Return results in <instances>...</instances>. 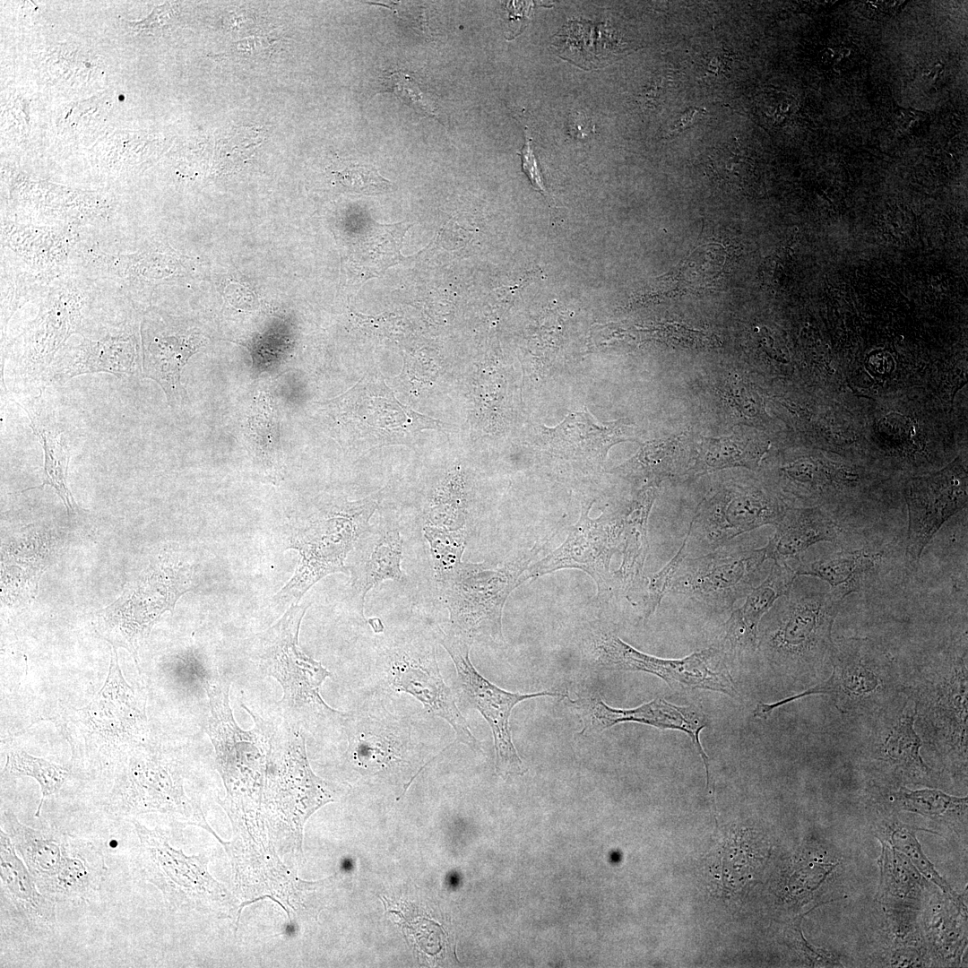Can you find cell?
<instances>
[{
  "mask_svg": "<svg viewBox=\"0 0 968 968\" xmlns=\"http://www.w3.org/2000/svg\"><path fill=\"white\" fill-rule=\"evenodd\" d=\"M211 716L207 733L233 808H293L313 811L331 801L328 785L310 769L304 735L289 722L275 723L253 713L254 726L234 719L229 685L207 683Z\"/></svg>",
  "mask_w": 968,
  "mask_h": 968,
  "instance_id": "1",
  "label": "cell"
},
{
  "mask_svg": "<svg viewBox=\"0 0 968 968\" xmlns=\"http://www.w3.org/2000/svg\"><path fill=\"white\" fill-rule=\"evenodd\" d=\"M967 632L903 675V692L915 704V729L930 756L953 772L967 768L968 655Z\"/></svg>",
  "mask_w": 968,
  "mask_h": 968,
  "instance_id": "2",
  "label": "cell"
},
{
  "mask_svg": "<svg viewBox=\"0 0 968 968\" xmlns=\"http://www.w3.org/2000/svg\"><path fill=\"white\" fill-rule=\"evenodd\" d=\"M843 599L796 580L763 617L756 651L774 670L808 687L829 673L832 630ZM804 683V684H805Z\"/></svg>",
  "mask_w": 968,
  "mask_h": 968,
  "instance_id": "3",
  "label": "cell"
},
{
  "mask_svg": "<svg viewBox=\"0 0 968 968\" xmlns=\"http://www.w3.org/2000/svg\"><path fill=\"white\" fill-rule=\"evenodd\" d=\"M829 673L824 680L792 696L772 704H757L754 717L766 719L782 705L822 695L840 713L868 719L903 694V673L896 660L885 646L869 637L834 640Z\"/></svg>",
  "mask_w": 968,
  "mask_h": 968,
  "instance_id": "4",
  "label": "cell"
},
{
  "mask_svg": "<svg viewBox=\"0 0 968 968\" xmlns=\"http://www.w3.org/2000/svg\"><path fill=\"white\" fill-rule=\"evenodd\" d=\"M105 768L108 785L102 809L111 818L133 821L143 814L160 813L212 832L200 806L186 796L180 767L161 751L144 742Z\"/></svg>",
  "mask_w": 968,
  "mask_h": 968,
  "instance_id": "5",
  "label": "cell"
},
{
  "mask_svg": "<svg viewBox=\"0 0 968 968\" xmlns=\"http://www.w3.org/2000/svg\"><path fill=\"white\" fill-rule=\"evenodd\" d=\"M63 730L76 758L106 767L126 750L144 743V704L121 671L117 649L110 655L104 685L82 708L63 715Z\"/></svg>",
  "mask_w": 968,
  "mask_h": 968,
  "instance_id": "6",
  "label": "cell"
},
{
  "mask_svg": "<svg viewBox=\"0 0 968 968\" xmlns=\"http://www.w3.org/2000/svg\"><path fill=\"white\" fill-rule=\"evenodd\" d=\"M194 568L171 554L160 556L127 583L119 598L96 612L95 630L113 648L128 651L138 665V651L153 626L193 587Z\"/></svg>",
  "mask_w": 968,
  "mask_h": 968,
  "instance_id": "7",
  "label": "cell"
},
{
  "mask_svg": "<svg viewBox=\"0 0 968 968\" xmlns=\"http://www.w3.org/2000/svg\"><path fill=\"white\" fill-rule=\"evenodd\" d=\"M540 549L501 566L488 562H461L436 577L440 597L449 612L450 632L474 641L488 636L503 641V608L512 591L522 584L523 573Z\"/></svg>",
  "mask_w": 968,
  "mask_h": 968,
  "instance_id": "8",
  "label": "cell"
},
{
  "mask_svg": "<svg viewBox=\"0 0 968 968\" xmlns=\"http://www.w3.org/2000/svg\"><path fill=\"white\" fill-rule=\"evenodd\" d=\"M377 499L346 503L321 512L295 531L289 548L299 561L290 582L274 596L278 602H297L319 580L341 572L349 574L345 560L360 537L369 529Z\"/></svg>",
  "mask_w": 968,
  "mask_h": 968,
  "instance_id": "9",
  "label": "cell"
},
{
  "mask_svg": "<svg viewBox=\"0 0 968 968\" xmlns=\"http://www.w3.org/2000/svg\"><path fill=\"white\" fill-rule=\"evenodd\" d=\"M309 605L292 604L278 622L255 636L252 648L262 672L281 685L280 703L286 722L294 726L311 712H337L320 695L331 673L298 646L300 624Z\"/></svg>",
  "mask_w": 968,
  "mask_h": 968,
  "instance_id": "10",
  "label": "cell"
},
{
  "mask_svg": "<svg viewBox=\"0 0 968 968\" xmlns=\"http://www.w3.org/2000/svg\"><path fill=\"white\" fill-rule=\"evenodd\" d=\"M766 560L763 548L731 540L700 557H685L668 593L712 612L730 609L759 583Z\"/></svg>",
  "mask_w": 968,
  "mask_h": 968,
  "instance_id": "11",
  "label": "cell"
},
{
  "mask_svg": "<svg viewBox=\"0 0 968 968\" xmlns=\"http://www.w3.org/2000/svg\"><path fill=\"white\" fill-rule=\"evenodd\" d=\"M594 649L597 664L605 670L650 673L675 691L703 689L734 699L740 696L722 647H709L681 659H664L644 653L616 635L604 633L595 638Z\"/></svg>",
  "mask_w": 968,
  "mask_h": 968,
  "instance_id": "12",
  "label": "cell"
},
{
  "mask_svg": "<svg viewBox=\"0 0 968 968\" xmlns=\"http://www.w3.org/2000/svg\"><path fill=\"white\" fill-rule=\"evenodd\" d=\"M131 822L139 840L142 875L161 892L169 909L205 912L219 899V884L209 875L203 856H186L160 832L137 819Z\"/></svg>",
  "mask_w": 968,
  "mask_h": 968,
  "instance_id": "13",
  "label": "cell"
},
{
  "mask_svg": "<svg viewBox=\"0 0 968 968\" xmlns=\"http://www.w3.org/2000/svg\"><path fill=\"white\" fill-rule=\"evenodd\" d=\"M439 642L454 661L464 698L481 713L491 729L497 773L502 777L525 774L527 769L512 741L509 726L512 710L520 702L540 696H558L560 693L544 690L520 694L501 689L480 675L472 665L470 659L472 639L449 632L443 634Z\"/></svg>",
  "mask_w": 968,
  "mask_h": 968,
  "instance_id": "14",
  "label": "cell"
},
{
  "mask_svg": "<svg viewBox=\"0 0 968 968\" xmlns=\"http://www.w3.org/2000/svg\"><path fill=\"white\" fill-rule=\"evenodd\" d=\"M915 704L904 693L891 705L868 718L869 727L860 747L869 768L892 784L927 783L933 770L922 758V741L915 729Z\"/></svg>",
  "mask_w": 968,
  "mask_h": 968,
  "instance_id": "15",
  "label": "cell"
},
{
  "mask_svg": "<svg viewBox=\"0 0 968 968\" xmlns=\"http://www.w3.org/2000/svg\"><path fill=\"white\" fill-rule=\"evenodd\" d=\"M787 508L756 486L727 483L697 506L688 527L707 552L765 525H776Z\"/></svg>",
  "mask_w": 968,
  "mask_h": 968,
  "instance_id": "16",
  "label": "cell"
},
{
  "mask_svg": "<svg viewBox=\"0 0 968 968\" xmlns=\"http://www.w3.org/2000/svg\"><path fill=\"white\" fill-rule=\"evenodd\" d=\"M904 497L908 507L905 556L915 564L945 522L967 506L964 462L955 460L937 472L910 479Z\"/></svg>",
  "mask_w": 968,
  "mask_h": 968,
  "instance_id": "17",
  "label": "cell"
},
{
  "mask_svg": "<svg viewBox=\"0 0 968 968\" xmlns=\"http://www.w3.org/2000/svg\"><path fill=\"white\" fill-rule=\"evenodd\" d=\"M592 504L582 506L580 518L570 528L566 540L526 569L524 581L563 568H577L594 580L599 595L611 590L613 581L609 567L611 557L620 546L621 513L592 519L589 516Z\"/></svg>",
  "mask_w": 968,
  "mask_h": 968,
  "instance_id": "18",
  "label": "cell"
},
{
  "mask_svg": "<svg viewBox=\"0 0 968 968\" xmlns=\"http://www.w3.org/2000/svg\"><path fill=\"white\" fill-rule=\"evenodd\" d=\"M583 727L581 735L600 733L621 722H638L660 730H678L691 739L710 776L709 758L701 744L700 732L709 724L708 718L700 705L678 706L662 697L631 709L613 708L605 704L600 695L593 694L579 699Z\"/></svg>",
  "mask_w": 968,
  "mask_h": 968,
  "instance_id": "19",
  "label": "cell"
},
{
  "mask_svg": "<svg viewBox=\"0 0 968 968\" xmlns=\"http://www.w3.org/2000/svg\"><path fill=\"white\" fill-rule=\"evenodd\" d=\"M394 689L418 699L428 712L445 720L454 729L456 741L480 751V743L456 706L451 689L439 671L435 649L395 653L391 666Z\"/></svg>",
  "mask_w": 968,
  "mask_h": 968,
  "instance_id": "20",
  "label": "cell"
},
{
  "mask_svg": "<svg viewBox=\"0 0 968 968\" xmlns=\"http://www.w3.org/2000/svg\"><path fill=\"white\" fill-rule=\"evenodd\" d=\"M207 342L199 331L184 326L143 327V377L155 381L171 407L184 404L181 373L192 355Z\"/></svg>",
  "mask_w": 968,
  "mask_h": 968,
  "instance_id": "21",
  "label": "cell"
},
{
  "mask_svg": "<svg viewBox=\"0 0 968 968\" xmlns=\"http://www.w3.org/2000/svg\"><path fill=\"white\" fill-rule=\"evenodd\" d=\"M108 373L121 380L143 377V367L134 338L117 335L102 341H84L53 361L40 382L60 385L78 376Z\"/></svg>",
  "mask_w": 968,
  "mask_h": 968,
  "instance_id": "22",
  "label": "cell"
},
{
  "mask_svg": "<svg viewBox=\"0 0 968 968\" xmlns=\"http://www.w3.org/2000/svg\"><path fill=\"white\" fill-rule=\"evenodd\" d=\"M107 874L101 848L91 840L67 834L57 870L36 884L56 903L91 902L99 896Z\"/></svg>",
  "mask_w": 968,
  "mask_h": 968,
  "instance_id": "23",
  "label": "cell"
},
{
  "mask_svg": "<svg viewBox=\"0 0 968 968\" xmlns=\"http://www.w3.org/2000/svg\"><path fill=\"white\" fill-rule=\"evenodd\" d=\"M0 880L2 908L19 924L32 929L56 926V903L45 896L8 836L0 830Z\"/></svg>",
  "mask_w": 968,
  "mask_h": 968,
  "instance_id": "24",
  "label": "cell"
},
{
  "mask_svg": "<svg viewBox=\"0 0 968 968\" xmlns=\"http://www.w3.org/2000/svg\"><path fill=\"white\" fill-rule=\"evenodd\" d=\"M403 541L398 529L392 526H370L352 549L350 594L363 611L366 594L383 581L402 582Z\"/></svg>",
  "mask_w": 968,
  "mask_h": 968,
  "instance_id": "25",
  "label": "cell"
},
{
  "mask_svg": "<svg viewBox=\"0 0 968 968\" xmlns=\"http://www.w3.org/2000/svg\"><path fill=\"white\" fill-rule=\"evenodd\" d=\"M627 428L623 419L600 424L588 413L575 412L557 427L545 428L542 437L545 446L554 455L596 463L605 461L612 445L631 439L627 437Z\"/></svg>",
  "mask_w": 968,
  "mask_h": 968,
  "instance_id": "26",
  "label": "cell"
},
{
  "mask_svg": "<svg viewBox=\"0 0 968 968\" xmlns=\"http://www.w3.org/2000/svg\"><path fill=\"white\" fill-rule=\"evenodd\" d=\"M797 577L789 563L773 562L767 576L751 590L740 608L731 611L726 622L723 643L730 652H756L763 617L790 592Z\"/></svg>",
  "mask_w": 968,
  "mask_h": 968,
  "instance_id": "27",
  "label": "cell"
},
{
  "mask_svg": "<svg viewBox=\"0 0 968 968\" xmlns=\"http://www.w3.org/2000/svg\"><path fill=\"white\" fill-rule=\"evenodd\" d=\"M885 550H843L811 562L798 557L791 566L797 576L805 575L828 583L830 590L843 599L863 591L878 575Z\"/></svg>",
  "mask_w": 968,
  "mask_h": 968,
  "instance_id": "28",
  "label": "cell"
},
{
  "mask_svg": "<svg viewBox=\"0 0 968 968\" xmlns=\"http://www.w3.org/2000/svg\"><path fill=\"white\" fill-rule=\"evenodd\" d=\"M775 529L763 547L767 560L773 562L795 560L817 542L846 541L844 532L818 507L787 509Z\"/></svg>",
  "mask_w": 968,
  "mask_h": 968,
  "instance_id": "29",
  "label": "cell"
},
{
  "mask_svg": "<svg viewBox=\"0 0 968 968\" xmlns=\"http://www.w3.org/2000/svg\"><path fill=\"white\" fill-rule=\"evenodd\" d=\"M40 401L39 393L29 403L17 402L27 413L29 425L39 440L44 454L42 483L23 489L22 492L42 488L46 485L51 486L61 498L67 513H74L78 506L67 485L70 447L54 412L47 411Z\"/></svg>",
  "mask_w": 968,
  "mask_h": 968,
  "instance_id": "30",
  "label": "cell"
},
{
  "mask_svg": "<svg viewBox=\"0 0 968 968\" xmlns=\"http://www.w3.org/2000/svg\"><path fill=\"white\" fill-rule=\"evenodd\" d=\"M1 826L36 883L56 873L62 860L67 833L55 827L32 828L22 824L11 810L2 813Z\"/></svg>",
  "mask_w": 968,
  "mask_h": 968,
  "instance_id": "31",
  "label": "cell"
},
{
  "mask_svg": "<svg viewBox=\"0 0 968 968\" xmlns=\"http://www.w3.org/2000/svg\"><path fill=\"white\" fill-rule=\"evenodd\" d=\"M691 459L683 437L675 436L644 445L612 471L644 488H657L663 480L690 471Z\"/></svg>",
  "mask_w": 968,
  "mask_h": 968,
  "instance_id": "32",
  "label": "cell"
},
{
  "mask_svg": "<svg viewBox=\"0 0 968 968\" xmlns=\"http://www.w3.org/2000/svg\"><path fill=\"white\" fill-rule=\"evenodd\" d=\"M656 496V488H644L624 510L620 511L622 527L620 546L622 563L621 585L630 592L641 580L646 557L649 514Z\"/></svg>",
  "mask_w": 968,
  "mask_h": 968,
  "instance_id": "33",
  "label": "cell"
},
{
  "mask_svg": "<svg viewBox=\"0 0 968 968\" xmlns=\"http://www.w3.org/2000/svg\"><path fill=\"white\" fill-rule=\"evenodd\" d=\"M767 448L743 431L728 436L705 437L691 467L696 473L731 467L756 470Z\"/></svg>",
  "mask_w": 968,
  "mask_h": 968,
  "instance_id": "34",
  "label": "cell"
},
{
  "mask_svg": "<svg viewBox=\"0 0 968 968\" xmlns=\"http://www.w3.org/2000/svg\"><path fill=\"white\" fill-rule=\"evenodd\" d=\"M887 799L900 810L930 818L964 815L967 810V797H955L930 788L911 790L898 786L889 791Z\"/></svg>",
  "mask_w": 968,
  "mask_h": 968,
  "instance_id": "35",
  "label": "cell"
},
{
  "mask_svg": "<svg viewBox=\"0 0 968 968\" xmlns=\"http://www.w3.org/2000/svg\"><path fill=\"white\" fill-rule=\"evenodd\" d=\"M248 438L255 456L270 474L278 475L279 433L271 399L261 395L247 419Z\"/></svg>",
  "mask_w": 968,
  "mask_h": 968,
  "instance_id": "36",
  "label": "cell"
},
{
  "mask_svg": "<svg viewBox=\"0 0 968 968\" xmlns=\"http://www.w3.org/2000/svg\"><path fill=\"white\" fill-rule=\"evenodd\" d=\"M4 771L9 775L29 776L38 782L41 799L35 812L36 817L40 816L47 798L58 792L70 776V771L67 768L33 756L24 750L10 751L6 756Z\"/></svg>",
  "mask_w": 968,
  "mask_h": 968,
  "instance_id": "37",
  "label": "cell"
},
{
  "mask_svg": "<svg viewBox=\"0 0 968 968\" xmlns=\"http://www.w3.org/2000/svg\"><path fill=\"white\" fill-rule=\"evenodd\" d=\"M909 859L898 854L895 848L883 843L879 860L880 882L877 895L879 898L895 897L905 899L922 885L919 874L911 865Z\"/></svg>",
  "mask_w": 968,
  "mask_h": 968,
  "instance_id": "38",
  "label": "cell"
},
{
  "mask_svg": "<svg viewBox=\"0 0 968 968\" xmlns=\"http://www.w3.org/2000/svg\"><path fill=\"white\" fill-rule=\"evenodd\" d=\"M722 262V250L718 246L699 247L674 272V291L705 289L720 274Z\"/></svg>",
  "mask_w": 968,
  "mask_h": 968,
  "instance_id": "39",
  "label": "cell"
},
{
  "mask_svg": "<svg viewBox=\"0 0 968 968\" xmlns=\"http://www.w3.org/2000/svg\"><path fill=\"white\" fill-rule=\"evenodd\" d=\"M429 544L436 577L452 570L462 562L466 545L465 530H448L432 525L424 527Z\"/></svg>",
  "mask_w": 968,
  "mask_h": 968,
  "instance_id": "40",
  "label": "cell"
},
{
  "mask_svg": "<svg viewBox=\"0 0 968 968\" xmlns=\"http://www.w3.org/2000/svg\"><path fill=\"white\" fill-rule=\"evenodd\" d=\"M893 847L915 865L926 878L937 885L946 895L958 905H963L959 895L951 888L946 880L938 873L932 862L923 852L920 843L915 836V829L904 825H898L890 834Z\"/></svg>",
  "mask_w": 968,
  "mask_h": 968,
  "instance_id": "41",
  "label": "cell"
},
{
  "mask_svg": "<svg viewBox=\"0 0 968 968\" xmlns=\"http://www.w3.org/2000/svg\"><path fill=\"white\" fill-rule=\"evenodd\" d=\"M332 174L336 185L350 192L375 195L385 194L393 186L372 166L350 163L333 169Z\"/></svg>",
  "mask_w": 968,
  "mask_h": 968,
  "instance_id": "42",
  "label": "cell"
},
{
  "mask_svg": "<svg viewBox=\"0 0 968 968\" xmlns=\"http://www.w3.org/2000/svg\"><path fill=\"white\" fill-rule=\"evenodd\" d=\"M689 532L685 535L683 542L672 558L658 572L653 575L647 585L646 597L644 602V615L645 618L652 616L661 600L668 593L673 577L681 562L687 557V540Z\"/></svg>",
  "mask_w": 968,
  "mask_h": 968,
  "instance_id": "43",
  "label": "cell"
},
{
  "mask_svg": "<svg viewBox=\"0 0 968 968\" xmlns=\"http://www.w3.org/2000/svg\"><path fill=\"white\" fill-rule=\"evenodd\" d=\"M382 91L394 93L404 104L418 113L438 119L435 109L424 95L419 83L409 74L393 72L385 77Z\"/></svg>",
  "mask_w": 968,
  "mask_h": 968,
  "instance_id": "44",
  "label": "cell"
},
{
  "mask_svg": "<svg viewBox=\"0 0 968 968\" xmlns=\"http://www.w3.org/2000/svg\"><path fill=\"white\" fill-rule=\"evenodd\" d=\"M713 170L728 185L744 187L749 181L748 158L729 150H719L711 157Z\"/></svg>",
  "mask_w": 968,
  "mask_h": 968,
  "instance_id": "45",
  "label": "cell"
},
{
  "mask_svg": "<svg viewBox=\"0 0 968 968\" xmlns=\"http://www.w3.org/2000/svg\"><path fill=\"white\" fill-rule=\"evenodd\" d=\"M525 144L520 153L523 162V170L528 176L531 184L543 195H548L542 175L539 168L537 159L532 148V140L525 138Z\"/></svg>",
  "mask_w": 968,
  "mask_h": 968,
  "instance_id": "46",
  "label": "cell"
},
{
  "mask_svg": "<svg viewBox=\"0 0 968 968\" xmlns=\"http://www.w3.org/2000/svg\"><path fill=\"white\" fill-rule=\"evenodd\" d=\"M702 111L704 110L699 108H691L686 111L677 121L674 122L671 132L676 134V132L684 130L687 126V125L691 124L696 119L695 117H698V115Z\"/></svg>",
  "mask_w": 968,
  "mask_h": 968,
  "instance_id": "47",
  "label": "cell"
},
{
  "mask_svg": "<svg viewBox=\"0 0 968 968\" xmlns=\"http://www.w3.org/2000/svg\"><path fill=\"white\" fill-rule=\"evenodd\" d=\"M368 621L371 623V626H372L373 629L376 632H381L384 629V627H383L380 619L372 618V619H369Z\"/></svg>",
  "mask_w": 968,
  "mask_h": 968,
  "instance_id": "48",
  "label": "cell"
}]
</instances>
